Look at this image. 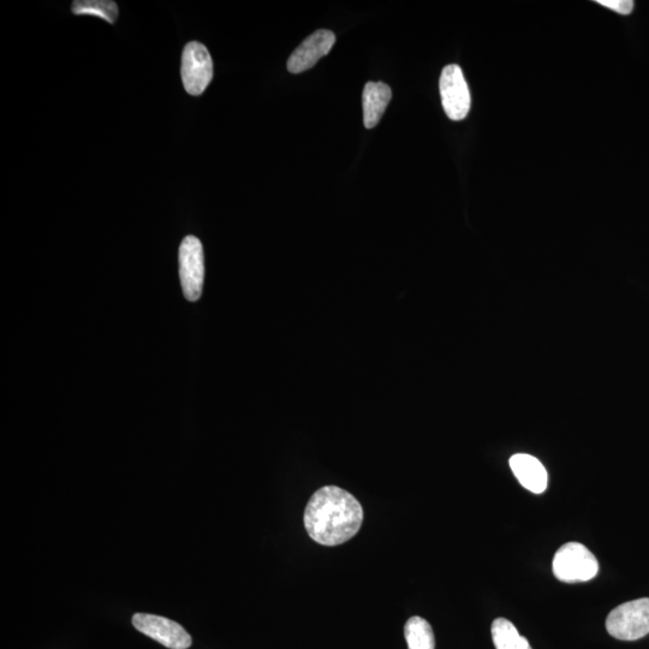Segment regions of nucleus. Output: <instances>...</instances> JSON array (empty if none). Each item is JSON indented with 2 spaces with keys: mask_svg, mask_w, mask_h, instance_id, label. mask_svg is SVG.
I'll use <instances>...</instances> for the list:
<instances>
[{
  "mask_svg": "<svg viewBox=\"0 0 649 649\" xmlns=\"http://www.w3.org/2000/svg\"><path fill=\"white\" fill-rule=\"evenodd\" d=\"M606 629L615 639L635 641L649 634V598L616 607L606 619Z\"/></svg>",
  "mask_w": 649,
  "mask_h": 649,
  "instance_id": "3",
  "label": "nucleus"
},
{
  "mask_svg": "<svg viewBox=\"0 0 649 649\" xmlns=\"http://www.w3.org/2000/svg\"><path fill=\"white\" fill-rule=\"evenodd\" d=\"M510 467L520 484L535 494L544 493L549 485V475L538 458L517 454L510 458Z\"/></svg>",
  "mask_w": 649,
  "mask_h": 649,
  "instance_id": "9",
  "label": "nucleus"
},
{
  "mask_svg": "<svg viewBox=\"0 0 649 649\" xmlns=\"http://www.w3.org/2000/svg\"><path fill=\"white\" fill-rule=\"evenodd\" d=\"M491 630L496 649H532L526 637L521 636L508 619H496Z\"/></svg>",
  "mask_w": 649,
  "mask_h": 649,
  "instance_id": "11",
  "label": "nucleus"
},
{
  "mask_svg": "<svg viewBox=\"0 0 649 649\" xmlns=\"http://www.w3.org/2000/svg\"><path fill=\"white\" fill-rule=\"evenodd\" d=\"M181 75L183 86L190 95H201L213 79V61L207 47L192 41L184 47Z\"/></svg>",
  "mask_w": 649,
  "mask_h": 649,
  "instance_id": "5",
  "label": "nucleus"
},
{
  "mask_svg": "<svg viewBox=\"0 0 649 649\" xmlns=\"http://www.w3.org/2000/svg\"><path fill=\"white\" fill-rule=\"evenodd\" d=\"M303 522L315 543L329 547L342 545L359 533L362 505L341 487H321L309 499Z\"/></svg>",
  "mask_w": 649,
  "mask_h": 649,
  "instance_id": "1",
  "label": "nucleus"
},
{
  "mask_svg": "<svg viewBox=\"0 0 649 649\" xmlns=\"http://www.w3.org/2000/svg\"><path fill=\"white\" fill-rule=\"evenodd\" d=\"M392 99L391 88L383 82H368L362 93L363 123L367 129L377 127Z\"/></svg>",
  "mask_w": 649,
  "mask_h": 649,
  "instance_id": "10",
  "label": "nucleus"
},
{
  "mask_svg": "<svg viewBox=\"0 0 649 649\" xmlns=\"http://www.w3.org/2000/svg\"><path fill=\"white\" fill-rule=\"evenodd\" d=\"M597 3L621 15L631 14L635 5L631 0H597Z\"/></svg>",
  "mask_w": 649,
  "mask_h": 649,
  "instance_id": "14",
  "label": "nucleus"
},
{
  "mask_svg": "<svg viewBox=\"0 0 649 649\" xmlns=\"http://www.w3.org/2000/svg\"><path fill=\"white\" fill-rule=\"evenodd\" d=\"M71 11L76 16L99 17L111 25L118 19L117 4L111 0H76L71 5Z\"/></svg>",
  "mask_w": 649,
  "mask_h": 649,
  "instance_id": "13",
  "label": "nucleus"
},
{
  "mask_svg": "<svg viewBox=\"0 0 649 649\" xmlns=\"http://www.w3.org/2000/svg\"><path fill=\"white\" fill-rule=\"evenodd\" d=\"M133 625L140 633L170 649H188L192 646V636L181 624L169 618L136 613L133 617Z\"/></svg>",
  "mask_w": 649,
  "mask_h": 649,
  "instance_id": "7",
  "label": "nucleus"
},
{
  "mask_svg": "<svg viewBox=\"0 0 649 649\" xmlns=\"http://www.w3.org/2000/svg\"><path fill=\"white\" fill-rule=\"evenodd\" d=\"M180 276L184 297L198 301L205 281V255L198 237L187 236L180 248Z\"/></svg>",
  "mask_w": 649,
  "mask_h": 649,
  "instance_id": "4",
  "label": "nucleus"
},
{
  "mask_svg": "<svg viewBox=\"0 0 649 649\" xmlns=\"http://www.w3.org/2000/svg\"><path fill=\"white\" fill-rule=\"evenodd\" d=\"M440 97L446 116L451 121H462L468 116L472 98L463 71L458 65L445 67L439 81Z\"/></svg>",
  "mask_w": 649,
  "mask_h": 649,
  "instance_id": "6",
  "label": "nucleus"
},
{
  "mask_svg": "<svg viewBox=\"0 0 649 649\" xmlns=\"http://www.w3.org/2000/svg\"><path fill=\"white\" fill-rule=\"evenodd\" d=\"M335 43L336 35L326 29H320L309 35L290 56L288 70L291 74H301L312 69L321 58L329 55Z\"/></svg>",
  "mask_w": 649,
  "mask_h": 649,
  "instance_id": "8",
  "label": "nucleus"
},
{
  "mask_svg": "<svg viewBox=\"0 0 649 649\" xmlns=\"http://www.w3.org/2000/svg\"><path fill=\"white\" fill-rule=\"evenodd\" d=\"M553 574L567 583L587 582L598 575L599 563L591 551L579 543L565 544L553 558Z\"/></svg>",
  "mask_w": 649,
  "mask_h": 649,
  "instance_id": "2",
  "label": "nucleus"
},
{
  "mask_svg": "<svg viewBox=\"0 0 649 649\" xmlns=\"http://www.w3.org/2000/svg\"><path fill=\"white\" fill-rule=\"evenodd\" d=\"M404 637H406L408 649L436 648V639H434L431 624L419 616L408 619L406 627H404Z\"/></svg>",
  "mask_w": 649,
  "mask_h": 649,
  "instance_id": "12",
  "label": "nucleus"
}]
</instances>
